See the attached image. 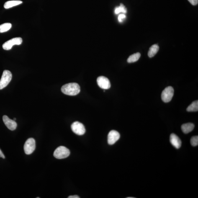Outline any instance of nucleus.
<instances>
[{
  "label": "nucleus",
  "instance_id": "nucleus-11",
  "mask_svg": "<svg viewBox=\"0 0 198 198\" xmlns=\"http://www.w3.org/2000/svg\"><path fill=\"white\" fill-rule=\"evenodd\" d=\"M170 141L171 144L176 149H179L181 147V140L179 137L174 134H172L170 135Z\"/></svg>",
  "mask_w": 198,
  "mask_h": 198
},
{
  "label": "nucleus",
  "instance_id": "nucleus-23",
  "mask_svg": "<svg viewBox=\"0 0 198 198\" xmlns=\"http://www.w3.org/2000/svg\"><path fill=\"white\" fill-rule=\"evenodd\" d=\"M68 198H79V196L77 195H73L69 196Z\"/></svg>",
  "mask_w": 198,
  "mask_h": 198
},
{
  "label": "nucleus",
  "instance_id": "nucleus-14",
  "mask_svg": "<svg viewBox=\"0 0 198 198\" xmlns=\"http://www.w3.org/2000/svg\"><path fill=\"white\" fill-rule=\"evenodd\" d=\"M159 47L158 45H154L149 48L148 53V55L150 58H152L155 56L156 55L158 50H159Z\"/></svg>",
  "mask_w": 198,
  "mask_h": 198
},
{
  "label": "nucleus",
  "instance_id": "nucleus-25",
  "mask_svg": "<svg viewBox=\"0 0 198 198\" xmlns=\"http://www.w3.org/2000/svg\"><path fill=\"white\" fill-rule=\"evenodd\" d=\"M16 120V118H14V120L15 121Z\"/></svg>",
  "mask_w": 198,
  "mask_h": 198
},
{
  "label": "nucleus",
  "instance_id": "nucleus-9",
  "mask_svg": "<svg viewBox=\"0 0 198 198\" xmlns=\"http://www.w3.org/2000/svg\"><path fill=\"white\" fill-rule=\"evenodd\" d=\"M120 138V134L118 132L115 130L111 131L108 135V143L110 145H114Z\"/></svg>",
  "mask_w": 198,
  "mask_h": 198
},
{
  "label": "nucleus",
  "instance_id": "nucleus-12",
  "mask_svg": "<svg viewBox=\"0 0 198 198\" xmlns=\"http://www.w3.org/2000/svg\"><path fill=\"white\" fill-rule=\"evenodd\" d=\"M194 125L192 123H187L183 124L181 126V129L185 134L189 133L194 130Z\"/></svg>",
  "mask_w": 198,
  "mask_h": 198
},
{
  "label": "nucleus",
  "instance_id": "nucleus-8",
  "mask_svg": "<svg viewBox=\"0 0 198 198\" xmlns=\"http://www.w3.org/2000/svg\"><path fill=\"white\" fill-rule=\"evenodd\" d=\"M97 83L100 87L103 89H108L111 87V84L109 80L105 77L101 76L97 79Z\"/></svg>",
  "mask_w": 198,
  "mask_h": 198
},
{
  "label": "nucleus",
  "instance_id": "nucleus-15",
  "mask_svg": "<svg viewBox=\"0 0 198 198\" xmlns=\"http://www.w3.org/2000/svg\"><path fill=\"white\" fill-rule=\"evenodd\" d=\"M186 110L189 112H197L198 111V101H194L187 108Z\"/></svg>",
  "mask_w": 198,
  "mask_h": 198
},
{
  "label": "nucleus",
  "instance_id": "nucleus-6",
  "mask_svg": "<svg viewBox=\"0 0 198 198\" xmlns=\"http://www.w3.org/2000/svg\"><path fill=\"white\" fill-rule=\"evenodd\" d=\"M22 39L20 37L13 38L4 43L2 46L3 48L5 50H10L15 45H20L22 43Z\"/></svg>",
  "mask_w": 198,
  "mask_h": 198
},
{
  "label": "nucleus",
  "instance_id": "nucleus-13",
  "mask_svg": "<svg viewBox=\"0 0 198 198\" xmlns=\"http://www.w3.org/2000/svg\"><path fill=\"white\" fill-rule=\"evenodd\" d=\"M22 1H6L4 7L5 9H8L22 4Z\"/></svg>",
  "mask_w": 198,
  "mask_h": 198
},
{
  "label": "nucleus",
  "instance_id": "nucleus-1",
  "mask_svg": "<svg viewBox=\"0 0 198 198\" xmlns=\"http://www.w3.org/2000/svg\"><path fill=\"white\" fill-rule=\"evenodd\" d=\"M61 90L64 94L67 95L75 96L80 93L81 88L78 83H69L62 86Z\"/></svg>",
  "mask_w": 198,
  "mask_h": 198
},
{
  "label": "nucleus",
  "instance_id": "nucleus-18",
  "mask_svg": "<svg viewBox=\"0 0 198 198\" xmlns=\"http://www.w3.org/2000/svg\"><path fill=\"white\" fill-rule=\"evenodd\" d=\"M127 12V10L125 6L122 4H121L120 6L116 7L114 10V13L115 14H118L122 12L124 13H126Z\"/></svg>",
  "mask_w": 198,
  "mask_h": 198
},
{
  "label": "nucleus",
  "instance_id": "nucleus-2",
  "mask_svg": "<svg viewBox=\"0 0 198 198\" xmlns=\"http://www.w3.org/2000/svg\"><path fill=\"white\" fill-rule=\"evenodd\" d=\"M70 152L66 147L60 146L55 150L54 153V156L57 159H61L67 158L69 156Z\"/></svg>",
  "mask_w": 198,
  "mask_h": 198
},
{
  "label": "nucleus",
  "instance_id": "nucleus-16",
  "mask_svg": "<svg viewBox=\"0 0 198 198\" xmlns=\"http://www.w3.org/2000/svg\"><path fill=\"white\" fill-rule=\"evenodd\" d=\"M140 57V54L139 53H135L131 55L127 59V62L128 63H133L138 61Z\"/></svg>",
  "mask_w": 198,
  "mask_h": 198
},
{
  "label": "nucleus",
  "instance_id": "nucleus-3",
  "mask_svg": "<svg viewBox=\"0 0 198 198\" xmlns=\"http://www.w3.org/2000/svg\"><path fill=\"white\" fill-rule=\"evenodd\" d=\"M12 76L10 71L4 70L0 81V90L4 89L7 86L11 81Z\"/></svg>",
  "mask_w": 198,
  "mask_h": 198
},
{
  "label": "nucleus",
  "instance_id": "nucleus-7",
  "mask_svg": "<svg viewBox=\"0 0 198 198\" xmlns=\"http://www.w3.org/2000/svg\"><path fill=\"white\" fill-rule=\"evenodd\" d=\"M71 127L73 132L77 135H83L86 132L84 126L79 122H75L73 123L72 124Z\"/></svg>",
  "mask_w": 198,
  "mask_h": 198
},
{
  "label": "nucleus",
  "instance_id": "nucleus-10",
  "mask_svg": "<svg viewBox=\"0 0 198 198\" xmlns=\"http://www.w3.org/2000/svg\"><path fill=\"white\" fill-rule=\"evenodd\" d=\"M3 120L5 125L10 130L13 131L17 127V124L15 121L10 119L7 116L4 115L3 117Z\"/></svg>",
  "mask_w": 198,
  "mask_h": 198
},
{
  "label": "nucleus",
  "instance_id": "nucleus-19",
  "mask_svg": "<svg viewBox=\"0 0 198 198\" xmlns=\"http://www.w3.org/2000/svg\"><path fill=\"white\" fill-rule=\"evenodd\" d=\"M191 143L193 146H196L198 145V136L193 137L191 140Z\"/></svg>",
  "mask_w": 198,
  "mask_h": 198
},
{
  "label": "nucleus",
  "instance_id": "nucleus-21",
  "mask_svg": "<svg viewBox=\"0 0 198 198\" xmlns=\"http://www.w3.org/2000/svg\"><path fill=\"white\" fill-rule=\"evenodd\" d=\"M188 1L190 2L193 5H196L198 3V0H188Z\"/></svg>",
  "mask_w": 198,
  "mask_h": 198
},
{
  "label": "nucleus",
  "instance_id": "nucleus-4",
  "mask_svg": "<svg viewBox=\"0 0 198 198\" xmlns=\"http://www.w3.org/2000/svg\"><path fill=\"white\" fill-rule=\"evenodd\" d=\"M174 94V90L172 87L168 86L165 88L161 93V99L164 102L167 103L171 100Z\"/></svg>",
  "mask_w": 198,
  "mask_h": 198
},
{
  "label": "nucleus",
  "instance_id": "nucleus-17",
  "mask_svg": "<svg viewBox=\"0 0 198 198\" xmlns=\"http://www.w3.org/2000/svg\"><path fill=\"white\" fill-rule=\"evenodd\" d=\"M12 25L10 23H6L0 25V33H4L10 29Z\"/></svg>",
  "mask_w": 198,
  "mask_h": 198
},
{
  "label": "nucleus",
  "instance_id": "nucleus-24",
  "mask_svg": "<svg viewBox=\"0 0 198 198\" xmlns=\"http://www.w3.org/2000/svg\"><path fill=\"white\" fill-rule=\"evenodd\" d=\"M127 198H134V197H127Z\"/></svg>",
  "mask_w": 198,
  "mask_h": 198
},
{
  "label": "nucleus",
  "instance_id": "nucleus-20",
  "mask_svg": "<svg viewBox=\"0 0 198 198\" xmlns=\"http://www.w3.org/2000/svg\"><path fill=\"white\" fill-rule=\"evenodd\" d=\"M126 18V16L125 14H121L119 15L118 19L119 22H122L123 21L124 19Z\"/></svg>",
  "mask_w": 198,
  "mask_h": 198
},
{
  "label": "nucleus",
  "instance_id": "nucleus-22",
  "mask_svg": "<svg viewBox=\"0 0 198 198\" xmlns=\"http://www.w3.org/2000/svg\"><path fill=\"white\" fill-rule=\"evenodd\" d=\"M0 157H1V158H5V156L2 153V152H1V149H0Z\"/></svg>",
  "mask_w": 198,
  "mask_h": 198
},
{
  "label": "nucleus",
  "instance_id": "nucleus-5",
  "mask_svg": "<svg viewBox=\"0 0 198 198\" xmlns=\"http://www.w3.org/2000/svg\"><path fill=\"white\" fill-rule=\"evenodd\" d=\"M36 148L35 140L33 138H29L27 140L24 145V150L26 154L29 155L32 154Z\"/></svg>",
  "mask_w": 198,
  "mask_h": 198
}]
</instances>
